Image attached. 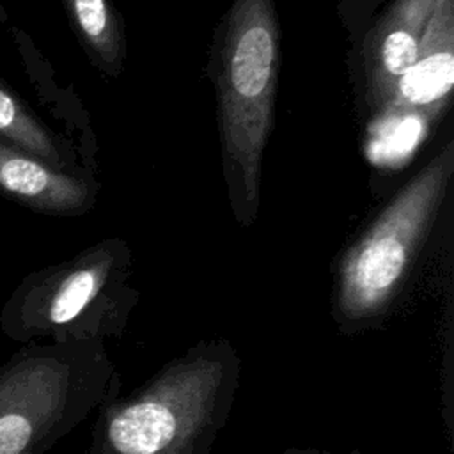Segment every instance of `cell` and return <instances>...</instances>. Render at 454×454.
Listing matches in <instances>:
<instances>
[{"instance_id": "obj_7", "label": "cell", "mask_w": 454, "mask_h": 454, "mask_svg": "<svg viewBox=\"0 0 454 454\" xmlns=\"http://www.w3.org/2000/svg\"><path fill=\"white\" fill-rule=\"evenodd\" d=\"M436 0H395L364 43L367 103L381 110L397 80L411 67Z\"/></svg>"}, {"instance_id": "obj_4", "label": "cell", "mask_w": 454, "mask_h": 454, "mask_svg": "<svg viewBox=\"0 0 454 454\" xmlns=\"http://www.w3.org/2000/svg\"><path fill=\"white\" fill-rule=\"evenodd\" d=\"M280 32L273 0H234L220 48L223 151L248 204L257 202L261 158L273 124Z\"/></svg>"}, {"instance_id": "obj_3", "label": "cell", "mask_w": 454, "mask_h": 454, "mask_svg": "<svg viewBox=\"0 0 454 454\" xmlns=\"http://www.w3.org/2000/svg\"><path fill=\"white\" fill-rule=\"evenodd\" d=\"M454 170V145L436 154L381 211L340 261L333 319L356 335L383 325L426 241Z\"/></svg>"}, {"instance_id": "obj_5", "label": "cell", "mask_w": 454, "mask_h": 454, "mask_svg": "<svg viewBox=\"0 0 454 454\" xmlns=\"http://www.w3.org/2000/svg\"><path fill=\"white\" fill-rule=\"evenodd\" d=\"M128 310L115 254L96 248L27 275L0 310V330L20 344L105 342L122 337Z\"/></svg>"}, {"instance_id": "obj_1", "label": "cell", "mask_w": 454, "mask_h": 454, "mask_svg": "<svg viewBox=\"0 0 454 454\" xmlns=\"http://www.w3.org/2000/svg\"><path fill=\"white\" fill-rule=\"evenodd\" d=\"M239 376L241 356L227 339L192 344L98 410L89 454H211Z\"/></svg>"}, {"instance_id": "obj_2", "label": "cell", "mask_w": 454, "mask_h": 454, "mask_svg": "<svg viewBox=\"0 0 454 454\" xmlns=\"http://www.w3.org/2000/svg\"><path fill=\"white\" fill-rule=\"evenodd\" d=\"M121 385L105 342L21 344L0 367V454H46Z\"/></svg>"}, {"instance_id": "obj_12", "label": "cell", "mask_w": 454, "mask_h": 454, "mask_svg": "<svg viewBox=\"0 0 454 454\" xmlns=\"http://www.w3.org/2000/svg\"><path fill=\"white\" fill-rule=\"evenodd\" d=\"M7 21H9V16H7V11H5V7H4V4L0 0V34L4 32V27L7 25Z\"/></svg>"}, {"instance_id": "obj_10", "label": "cell", "mask_w": 454, "mask_h": 454, "mask_svg": "<svg viewBox=\"0 0 454 454\" xmlns=\"http://www.w3.org/2000/svg\"><path fill=\"white\" fill-rule=\"evenodd\" d=\"M69 20L83 44L106 67L121 62L122 43L115 12L106 0H64Z\"/></svg>"}, {"instance_id": "obj_8", "label": "cell", "mask_w": 454, "mask_h": 454, "mask_svg": "<svg viewBox=\"0 0 454 454\" xmlns=\"http://www.w3.org/2000/svg\"><path fill=\"white\" fill-rule=\"evenodd\" d=\"M0 195L37 213L76 215L90 202L89 184L0 140Z\"/></svg>"}, {"instance_id": "obj_6", "label": "cell", "mask_w": 454, "mask_h": 454, "mask_svg": "<svg viewBox=\"0 0 454 454\" xmlns=\"http://www.w3.org/2000/svg\"><path fill=\"white\" fill-rule=\"evenodd\" d=\"M454 85V0H436L422 32L415 62L397 80L380 112L438 117Z\"/></svg>"}, {"instance_id": "obj_11", "label": "cell", "mask_w": 454, "mask_h": 454, "mask_svg": "<svg viewBox=\"0 0 454 454\" xmlns=\"http://www.w3.org/2000/svg\"><path fill=\"white\" fill-rule=\"evenodd\" d=\"M282 454H330V452H323L317 449H305V447H289L282 450Z\"/></svg>"}, {"instance_id": "obj_9", "label": "cell", "mask_w": 454, "mask_h": 454, "mask_svg": "<svg viewBox=\"0 0 454 454\" xmlns=\"http://www.w3.org/2000/svg\"><path fill=\"white\" fill-rule=\"evenodd\" d=\"M0 140L59 170L64 167V154L53 133L4 80H0Z\"/></svg>"}]
</instances>
